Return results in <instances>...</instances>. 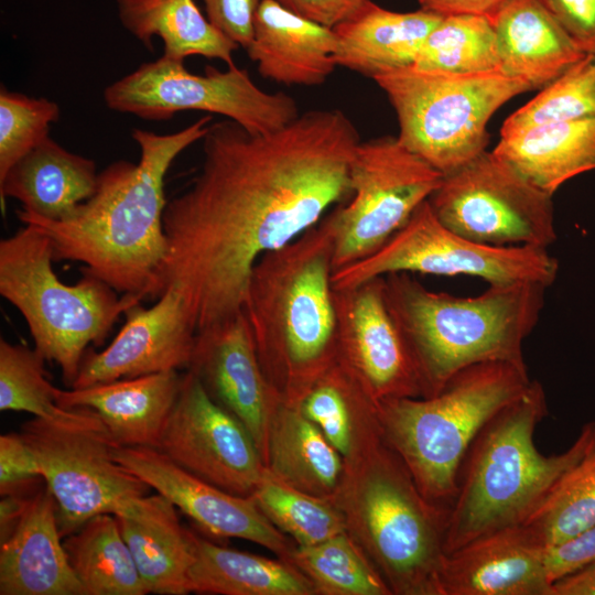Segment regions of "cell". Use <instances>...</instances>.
<instances>
[{"label": "cell", "mask_w": 595, "mask_h": 595, "mask_svg": "<svg viewBox=\"0 0 595 595\" xmlns=\"http://www.w3.org/2000/svg\"><path fill=\"white\" fill-rule=\"evenodd\" d=\"M198 174L167 201L159 296L175 290L196 333L244 311L252 268L316 225L350 195L360 142L339 109H312L255 133L225 118L209 125Z\"/></svg>", "instance_id": "6da1fadb"}, {"label": "cell", "mask_w": 595, "mask_h": 595, "mask_svg": "<svg viewBox=\"0 0 595 595\" xmlns=\"http://www.w3.org/2000/svg\"><path fill=\"white\" fill-rule=\"evenodd\" d=\"M212 116L167 134L133 129L138 163L117 161L98 173L94 194L66 218L19 209L18 218L50 240L54 261H76L121 294L159 298L166 256L165 175L177 158L208 131Z\"/></svg>", "instance_id": "7a4b0ae2"}, {"label": "cell", "mask_w": 595, "mask_h": 595, "mask_svg": "<svg viewBox=\"0 0 595 595\" xmlns=\"http://www.w3.org/2000/svg\"><path fill=\"white\" fill-rule=\"evenodd\" d=\"M331 212L252 268L244 313L262 370L298 405L337 358Z\"/></svg>", "instance_id": "3957f363"}, {"label": "cell", "mask_w": 595, "mask_h": 595, "mask_svg": "<svg viewBox=\"0 0 595 595\" xmlns=\"http://www.w3.org/2000/svg\"><path fill=\"white\" fill-rule=\"evenodd\" d=\"M389 310L415 363L422 397L439 393L458 371L502 361L527 367L523 343L538 325L549 286L488 284L475 296L428 289L411 273L383 277Z\"/></svg>", "instance_id": "277c9868"}, {"label": "cell", "mask_w": 595, "mask_h": 595, "mask_svg": "<svg viewBox=\"0 0 595 595\" xmlns=\"http://www.w3.org/2000/svg\"><path fill=\"white\" fill-rule=\"evenodd\" d=\"M548 415L538 380L499 410L479 431L462 464L448 509L445 553L495 530L521 524L555 482L595 444V421L586 422L564 452L541 454L538 424Z\"/></svg>", "instance_id": "5b68a950"}, {"label": "cell", "mask_w": 595, "mask_h": 595, "mask_svg": "<svg viewBox=\"0 0 595 595\" xmlns=\"http://www.w3.org/2000/svg\"><path fill=\"white\" fill-rule=\"evenodd\" d=\"M382 441L350 461L333 499L392 594L443 595L448 508L422 495Z\"/></svg>", "instance_id": "8992f818"}, {"label": "cell", "mask_w": 595, "mask_h": 595, "mask_svg": "<svg viewBox=\"0 0 595 595\" xmlns=\"http://www.w3.org/2000/svg\"><path fill=\"white\" fill-rule=\"evenodd\" d=\"M530 383L528 367L502 361L473 365L434 396L378 403L382 440L401 458L422 495L450 509L473 441Z\"/></svg>", "instance_id": "52a82bcc"}, {"label": "cell", "mask_w": 595, "mask_h": 595, "mask_svg": "<svg viewBox=\"0 0 595 595\" xmlns=\"http://www.w3.org/2000/svg\"><path fill=\"white\" fill-rule=\"evenodd\" d=\"M48 238L24 225L0 241V294L22 314L45 361L58 365L72 387L88 345H100L121 314L139 296L122 294L84 271L65 284L53 269Z\"/></svg>", "instance_id": "ba28073f"}, {"label": "cell", "mask_w": 595, "mask_h": 595, "mask_svg": "<svg viewBox=\"0 0 595 595\" xmlns=\"http://www.w3.org/2000/svg\"><path fill=\"white\" fill-rule=\"evenodd\" d=\"M372 79L396 111L399 141L443 174L486 151L491 116L532 90L500 71L457 75L408 67Z\"/></svg>", "instance_id": "9c48e42d"}, {"label": "cell", "mask_w": 595, "mask_h": 595, "mask_svg": "<svg viewBox=\"0 0 595 595\" xmlns=\"http://www.w3.org/2000/svg\"><path fill=\"white\" fill-rule=\"evenodd\" d=\"M20 433L54 497L62 538L97 515L139 519L148 510L152 488L115 459L106 428L34 416Z\"/></svg>", "instance_id": "30bf717a"}, {"label": "cell", "mask_w": 595, "mask_h": 595, "mask_svg": "<svg viewBox=\"0 0 595 595\" xmlns=\"http://www.w3.org/2000/svg\"><path fill=\"white\" fill-rule=\"evenodd\" d=\"M559 263L547 248L489 246L472 241L442 224L428 201L381 247L333 271L334 290L354 289L390 273L469 275L488 284L538 282L551 286Z\"/></svg>", "instance_id": "8fae6325"}, {"label": "cell", "mask_w": 595, "mask_h": 595, "mask_svg": "<svg viewBox=\"0 0 595 595\" xmlns=\"http://www.w3.org/2000/svg\"><path fill=\"white\" fill-rule=\"evenodd\" d=\"M104 100L111 110L154 121L186 110L217 113L255 133L282 129L300 115L293 97L262 90L235 64L198 75L164 55L107 86Z\"/></svg>", "instance_id": "7c38bea8"}, {"label": "cell", "mask_w": 595, "mask_h": 595, "mask_svg": "<svg viewBox=\"0 0 595 595\" xmlns=\"http://www.w3.org/2000/svg\"><path fill=\"white\" fill-rule=\"evenodd\" d=\"M552 196L484 151L444 174L428 202L442 224L472 241L548 249L556 240Z\"/></svg>", "instance_id": "4fadbf2b"}, {"label": "cell", "mask_w": 595, "mask_h": 595, "mask_svg": "<svg viewBox=\"0 0 595 595\" xmlns=\"http://www.w3.org/2000/svg\"><path fill=\"white\" fill-rule=\"evenodd\" d=\"M443 175L398 137L360 141L349 167V199L331 212L333 271L381 247L429 199Z\"/></svg>", "instance_id": "5bb4252c"}, {"label": "cell", "mask_w": 595, "mask_h": 595, "mask_svg": "<svg viewBox=\"0 0 595 595\" xmlns=\"http://www.w3.org/2000/svg\"><path fill=\"white\" fill-rule=\"evenodd\" d=\"M156 450L198 478L244 497L252 495L266 470L247 429L188 369Z\"/></svg>", "instance_id": "9a60e30c"}, {"label": "cell", "mask_w": 595, "mask_h": 595, "mask_svg": "<svg viewBox=\"0 0 595 595\" xmlns=\"http://www.w3.org/2000/svg\"><path fill=\"white\" fill-rule=\"evenodd\" d=\"M334 303L337 357L376 404L422 397L415 363L386 300L383 277L334 290Z\"/></svg>", "instance_id": "2e32d148"}, {"label": "cell", "mask_w": 595, "mask_h": 595, "mask_svg": "<svg viewBox=\"0 0 595 595\" xmlns=\"http://www.w3.org/2000/svg\"><path fill=\"white\" fill-rule=\"evenodd\" d=\"M115 459L210 534L257 543L290 560L295 549L251 497L230 494L183 469L152 447L113 445Z\"/></svg>", "instance_id": "e0dca14e"}, {"label": "cell", "mask_w": 595, "mask_h": 595, "mask_svg": "<svg viewBox=\"0 0 595 595\" xmlns=\"http://www.w3.org/2000/svg\"><path fill=\"white\" fill-rule=\"evenodd\" d=\"M123 315V325L105 349L86 351L71 388L188 368L197 333L175 290L166 289L149 307L139 301Z\"/></svg>", "instance_id": "ac0fdd59"}, {"label": "cell", "mask_w": 595, "mask_h": 595, "mask_svg": "<svg viewBox=\"0 0 595 595\" xmlns=\"http://www.w3.org/2000/svg\"><path fill=\"white\" fill-rule=\"evenodd\" d=\"M187 369L242 423L264 462L270 419L281 397L262 370L244 311L196 335Z\"/></svg>", "instance_id": "d6986e66"}, {"label": "cell", "mask_w": 595, "mask_h": 595, "mask_svg": "<svg viewBox=\"0 0 595 595\" xmlns=\"http://www.w3.org/2000/svg\"><path fill=\"white\" fill-rule=\"evenodd\" d=\"M443 595H551L547 549L521 523L480 536L446 553Z\"/></svg>", "instance_id": "ffe728a7"}, {"label": "cell", "mask_w": 595, "mask_h": 595, "mask_svg": "<svg viewBox=\"0 0 595 595\" xmlns=\"http://www.w3.org/2000/svg\"><path fill=\"white\" fill-rule=\"evenodd\" d=\"M56 504L45 486L31 494L0 541V595H84L65 552Z\"/></svg>", "instance_id": "44dd1931"}, {"label": "cell", "mask_w": 595, "mask_h": 595, "mask_svg": "<svg viewBox=\"0 0 595 595\" xmlns=\"http://www.w3.org/2000/svg\"><path fill=\"white\" fill-rule=\"evenodd\" d=\"M183 378L184 374L171 370L85 388L57 389L56 402L65 409L93 410L116 446L158 448Z\"/></svg>", "instance_id": "7402d4cb"}, {"label": "cell", "mask_w": 595, "mask_h": 595, "mask_svg": "<svg viewBox=\"0 0 595 595\" xmlns=\"http://www.w3.org/2000/svg\"><path fill=\"white\" fill-rule=\"evenodd\" d=\"M334 29L303 18L275 0H262L246 48L258 72L286 86H318L334 72Z\"/></svg>", "instance_id": "603a6c76"}, {"label": "cell", "mask_w": 595, "mask_h": 595, "mask_svg": "<svg viewBox=\"0 0 595 595\" xmlns=\"http://www.w3.org/2000/svg\"><path fill=\"white\" fill-rule=\"evenodd\" d=\"M499 71L543 88L585 54L541 0H506L494 13Z\"/></svg>", "instance_id": "cb8c5ba5"}, {"label": "cell", "mask_w": 595, "mask_h": 595, "mask_svg": "<svg viewBox=\"0 0 595 595\" xmlns=\"http://www.w3.org/2000/svg\"><path fill=\"white\" fill-rule=\"evenodd\" d=\"M442 18L422 8L390 11L370 0L355 17L334 28L335 63L370 78L412 67L425 39Z\"/></svg>", "instance_id": "d4e9b609"}, {"label": "cell", "mask_w": 595, "mask_h": 595, "mask_svg": "<svg viewBox=\"0 0 595 595\" xmlns=\"http://www.w3.org/2000/svg\"><path fill=\"white\" fill-rule=\"evenodd\" d=\"M93 160L73 153L47 137L0 180V199L19 201L21 209L47 219H63L97 187Z\"/></svg>", "instance_id": "484cf974"}, {"label": "cell", "mask_w": 595, "mask_h": 595, "mask_svg": "<svg viewBox=\"0 0 595 595\" xmlns=\"http://www.w3.org/2000/svg\"><path fill=\"white\" fill-rule=\"evenodd\" d=\"M493 152L553 195L570 178L595 170V119L550 122L500 136Z\"/></svg>", "instance_id": "4316f807"}, {"label": "cell", "mask_w": 595, "mask_h": 595, "mask_svg": "<svg viewBox=\"0 0 595 595\" xmlns=\"http://www.w3.org/2000/svg\"><path fill=\"white\" fill-rule=\"evenodd\" d=\"M264 465L280 482L333 498L345 473L342 455L298 405L280 399L270 419Z\"/></svg>", "instance_id": "83f0119b"}, {"label": "cell", "mask_w": 595, "mask_h": 595, "mask_svg": "<svg viewBox=\"0 0 595 595\" xmlns=\"http://www.w3.org/2000/svg\"><path fill=\"white\" fill-rule=\"evenodd\" d=\"M116 518L147 594L191 593L190 570L194 562L192 538L191 531L182 527L176 507L156 494L142 518Z\"/></svg>", "instance_id": "f1b7e54d"}, {"label": "cell", "mask_w": 595, "mask_h": 595, "mask_svg": "<svg viewBox=\"0 0 595 595\" xmlns=\"http://www.w3.org/2000/svg\"><path fill=\"white\" fill-rule=\"evenodd\" d=\"M191 593L218 595H313L311 581L290 561L220 547L191 532Z\"/></svg>", "instance_id": "f546056e"}, {"label": "cell", "mask_w": 595, "mask_h": 595, "mask_svg": "<svg viewBox=\"0 0 595 595\" xmlns=\"http://www.w3.org/2000/svg\"><path fill=\"white\" fill-rule=\"evenodd\" d=\"M117 6L122 25L149 50L158 36L166 57L199 55L234 64L239 45L205 18L194 0H117Z\"/></svg>", "instance_id": "4dcf8cb0"}, {"label": "cell", "mask_w": 595, "mask_h": 595, "mask_svg": "<svg viewBox=\"0 0 595 595\" xmlns=\"http://www.w3.org/2000/svg\"><path fill=\"white\" fill-rule=\"evenodd\" d=\"M63 545L84 595L147 594L113 515L90 518Z\"/></svg>", "instance_id": "1f68e13d"}, {"label": "cell", "mask_w": 595, "mask_h": 595, "mask_svg": "<svg viewBox=\"0 0 595 595\" xmlns=\"http://www.w3.org/2000/svg\"><path fill=\"white\" fill-rule=\"evenodd\" d=\"M45 359L35 348L0 340V410L25 411L61 424L105 428L90 409L57 404V389L45 377Z\"/></svg>", "instance_id": "d6a6232c"}, {"label": "cell", "mask_w": 595, "mask_h": 595, "mask_svg": "<svg viewBox=\"0 0 595 595\" xmlns=\"http://www.w3.org/2000/svg\"><path fill=\"white\" fill-rule=\"evenodd\" d=\"M412 67L457 75L499 71L491 18L468 13L443 15L425 39Z\"/></svg>", "instance_id": "836d02e7"}, {"label": "cell", "mask_w": 595, "mask_h": 595, "mask_svg": "<svg viewBox=\"0 0 595 595\" xmlns=\"http://www.w3.org/2000/svg\"><path fill=\"white\" fill-rule=\"evenodd\" d=\"M298 407L346 462L365 453L358 446L357 414L377 404L338 357Z\"/></svg>", "instance_id": "e575fe53"}, {"label": "cell", "mask_w": 595, "mask_h": 595, "mask_svg": "<svg viewBox=\"0 0 595 595\" xmlns=\"http://www.w3.org/2000/svg\"><path fill=\"white\" fill-rule=\"evenodd\" d=\"M324 595H390L387 582L348 531L309 547L290 560Z\"/></svg>", "instance_id": "d590c367"}, {"label": "cell", "mask_w": 595, "mask_h": 595, "mask_svg": "<svg viewBox=\"0 0 595 595\" xmlns=\"http://www.w3.org/2000/svg\"><path fill=\"white\" fill-rule=\"evenodd\" d=\"M548 550L595 524V444L523 522Z\"/></svg>", "instance_id": "8d00e7d4"}, {"label": "cell", "mask_w": 595, "mask_h": 595, "mask_svg": "<svg viewBox=\"0 0 595 595\" xmlns=\"http://www.w3.org/2000/svg\"><path fill=\"white\" fill-rule=\"evenodd\" d=\"M261 512L298 547H309L347 531L346 519L333 498L291 487L264 470L250 496Z\"/></svg>", "instance_id": "74e56055"}, {"label": "cell", "mask_w": 595, "mask_h": 595, "mask_svg": "<svg viewBox=\"0 0 595 595\" xmlns=\"http://www.w3.org/2000/svg\"><path fill=\"white\" fill-rule=\"evenodd\" d=\"M595 119V54H585L511 113L500 136L532 126Z\"/></svg>", "instance_id": "f35d334b"}, {"label": "cell", "mask_w": 595, "mask_h": 595, "mask_svg": "<svg viewBox=\"0 0 595 595\" xmlns=\"http://www.w3.org/2000/svg\"><path fill=\"white\" fill-rule=\"evenodd\" d=\"M60 107L46 98H33L0 89V180L32 149L48 137Z\"/></svg>", "instance_id": "ab89813d"}, {"label": "cell", "mask_w": 595, "mask_h": 595, "mask_svg": "<svg viewBox=\"0 0 595 595\" xmlns=\"http://www.w3.org/2000/svg\"><path fill=\"white\" fill-rule=\"evenodd\" d=\"M43 479L41 467L21 433L0 436V494L25 493L30 485Z\"/></svg>", "instance_id": "60d3db41"}, {"label": "cell", "mask_w": 595, "mask_h": 595, "mask_svg": "<svg viewBox=\"0 0 595 595\" xmlns=\"http://www.w3.org/2000/svg\"><path fill=\"white\" fill-rule=\"evenodd\" d=\"M207 19L239 46L247 48L262 0H203Z\"/></svg>", "instance_id": "b9f144b4"}, {"label": "cell", "mask_w": 595, "mask_h": 595, "mask_svg": "<svg viewBox=\"0 0 595 595\" xmlns=\"http://www.w3.org/2000/svg\"><path fill=\"white\" fill-rule=\"evenodd\" d=\"M584 54H595V0H541Z\"/></svg>", "instance_id": "7bdbcfd3"}, {"label": "cell", "mask_w": 595, "mask_h": 595, "mask_svg": "<svg viewBox=\"0 0 595 595\" xmlns=\"http://www.w3.org/2000/svg\"><path fill=\"white\" fill-rule=\"evenodd\" d=\"M593 562H595V524L547 550V569L552 583Z\"/></svg>", "instance_id": "ee69618b"}, {"label": "cell", "mask_w": 595, "mask_h": 595, "mask_svg": "<svg viewBox=\"0 0 595 595\" xmlns=\"http://www.w3.org/2000/svg\"><path fill=\"white\" fill-rule=\"evenodd\" d=\"M288 10L328 28L355 17L370 0H275Z\"/></svg>", "instance_id": "f6af8a7d"}, {"label": "cell", "mask_w": 595, "mask_h": 595, "mask_svg": "<svg viewBox=\"0 0 595 595\" xmlns=\"http://www.w3.org/2000/svg\"><path fill=\"white\" fill-rule=\"evenodd\" d=\"M422 9L442 14H482L493 17L506 0H418Z\"/></svg>", "instance_id": "bcb514c9"}, {"label": "cell", "mask_w": 595, "mask_h": 595, "mask_svg": "<svg viewBox=\"0 0 595 595\" xmlns=\"http://www.w3.org/2000/svg\"><path fill=\"white\" fill-rule=\"evenodd\" d=\"M551 595H595V562L554 581Z\"/></svg>", "instance_id": "7dc6e473"}, {"label": "cell", "mask_w": 595, "mask_h": 595, "mask_svg": "<svg viewBox=\"0 0 595 595\" xmlns=\"http://www.w3.org/2000/svg\"><path fill=\"white\" fill-rule=\"evenodd\" d=\"M29 496L24 493L2 496L0 502V541L6 539L19 522Z\"/></svg>", "instance_id": "c3c4849f"}]
</instances>
